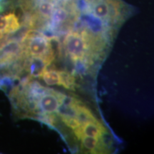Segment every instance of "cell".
Here are the masks:
<instances>
[{"instance_id":"1","label":"cell","mask_w":154,"mask_h":154,"mask_svg":"<svg viewBox=\"0 0 154 154\" xmlns=\"http://www.w3.org/2000/svg\"><path fill=\"white\" fill-rule=\"evenodd\" d=\"M81 9L83 14L113 32L133 13L122 0H81Z\"/></svg>"},{"instance_id":"7","label":"cell","mask_w":154,"mask_h":154,"mask_svg":"<svg viewBox=\"0 0 154 154\" xmlns=\"http://www.w3.org/2000/svg\"><path fill=\"white\" fill-rule=\"evenodd\" d=\"M60 75V86L68 89H74L76 86V79L68 72L59 71Z\"/></svg>"},{"instance_id":"2","label":"cell","mask_w":154,"mask_h":154,"mask_svg":"<svg viewBox=\"0 0 154 154\" xmlns=\"http://www.w3.org/2000/svg\"><path fill=\"white\" fill-rule=\"evenodd\" d=\"M63 46L66 54L74 62L86 60V57H88V50H91L86 38L81 34L80 26L76 30H72L67 33L63 39Z\"/></svg>"},{"instance_id":"5","label":"cell","mask_w":154,"mask_h":154,"mask_svg":"<svg viewBox=\"0 0 154 154\" xmlns=\"http://www.w3.org/2000/svg\"><path fill=\"white\" fill-rule=\"evenodd\" d=\"M80 139L82 140L83 147L87 151H91V153H101V151H103L102 149L104 146L100 142V138L82 135Z\"/></svg>"},{"instance_id":"6","label":"cell","mask_w":154,"mask_h":154,"mask_svg":"<svg viewBox=\"0 0 154 154\" xmlns=\"http://www.w3.org/2000/svg\"><path fill=\"white\" fill-rule=\"evenodd\" d=\"M44 82L49 86H60V75L57 71H44L42 75Z\"/></svg>"},{"instance_id":"3","label":"cell","mask_w":154,"mask_h":154,"mask_svg":"<svg viewBox=\"0 0 154 154\" xmlns=\"http://www.w3.org/2000/svg\"><path fill=\"white\" fill-rule=\"evenodd\" d=\"M64 95L57 93L51 89L43 90V94H39L37 99V106L42 112L48 114L47 116H52V113L59 111L62 104Z\"/></svg>"},{"instance_id":"4","label":"cell","mask_w":154,"mask_h":154,"mask_svg":"<svg viewBox=\"0 0 154 154\" xmlns=\"http://www.w3.org/2000/svg\"><path fill=\"white\" fill-rule=\"evenodd\" d=\"M74 131L78 139H80L82 135L100 138L106 132V128L97 119H96L85 121L79 128L74 129Z\"/></svg>"}]
</instances>
